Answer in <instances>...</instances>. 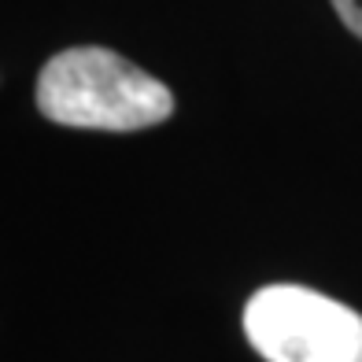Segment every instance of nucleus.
Returning a JSON list of instances; mask_svg holds the SVG:
<instances>
[{"label": "nucleus", "instance_id": "7ed1b4c3", "mask_svg": "<svg viewBox=\"0 0 362 362\" xmlns=\"http://www.w3.org/2000/svg\"><path fill=\"white\" fill-rule=\"evenodd\" d=\"M355 37H362V0H329Z\"/></svg>", "mask_w": 362, "mask_h": 362}, {"label": "nucleus", "instance_id": "f257e3e1", "mask_svg": "<svg viewBox=\"0 0 362 362\" xmlns=\"http://www.w3.org/2000/svg\"><path fill=\"white\" fill-rule=\"evenodd\" d=\"M34 100L48 122L104 134H134L174 115V93L159 78L100 45L56 52L37 74Z\"/></svg>", "mask_w": 362, "mask_h": 362}, {"label": "nucleus", "instance_id": "f03ea898", "mask_svg": "<svg viewBox=\"0 0 362 362\" xmlns=\"http://www.w3.org/2000/svg\"><path fill=\"white\" fill-rule=\"evenodd\" d=\"M244 337L267 362H362V315L303 285L259 288Z\"/></svg>", "mask_w": 362, "mask_h": 362}]
</instances>
